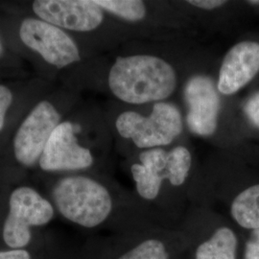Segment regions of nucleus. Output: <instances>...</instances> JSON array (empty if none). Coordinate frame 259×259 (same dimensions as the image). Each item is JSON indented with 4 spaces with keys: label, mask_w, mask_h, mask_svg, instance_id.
Masks as SVG:
<instances>
[{
    "label": "nucleus",
    "mask_w": 259,
    "mask_h": 259,
    "mask_svg": "<svg viewBox=\"0 0 259 259\" xmlns=\"http://www.w3.org/2000/svg\"><path fill=\"white\" fill-rule=\"evenodd\" d=\"M176 85L172 65L155 56L118 57L109 73L111 93L129 104L161 101L174 93Z\"/></svg>",
    "instance_id": "obj_1"
},
{
    "label": "nucleus",
    "mask_w": 259,
    "mask_h": 259,
    "mask_svg": "<svg viewBox=\"0 0 259 259\" xmlns=\"http://www.w3.org/2000/svg\"><path fill=\"white\" fill-rule=\"evenodd\" d=\"M51 197L56 210L65 219L85 229L102 225L112 211V199L107 187L89 177L59 179Z\"/></svg>",
    "instance_id": "obj_2"
},
{
    "label": "nucleus",
    "mask_w": 259,
    "mask_h": 259,
    "mask_svg": "<svg viewBox=\"0 0 259 259\" xmlns=\"http://www.w3.org/2000/svg\"><path fill=\"white\" fill-rule=\"evenodd\" d=\"M55 207L37 189L28 185L14 188L7 200V211L0 222V250L23 249L36 239L37 230L54 219Z\"/></svg>",
    "instance_id": "obj_3"
},
{
    "label": "nucleus",
    "mask_w": 259,
    "mask_h": 259,
    "mask_svg": "<svg viewBox=\"0 0 259 259\" xmlns=\"http://www.w3.org/2000/svg\"><path fill=\"white\" fill-rule=\"evenodd\" d=\"M115 126L121 137L132 139L137 147L153 149L170 144L181 135L183 118L175 105L158 102L147 117L136 111L121 113Z\"/></svg>",
    "instance_id": "obj_4"
},
{
    "label": "nucleus",
    "mask_w": 259,
    "mask_h": 259,
    "mask_svg": "<svg viewBox=\"0 0 259 259\" xmlns=\"http://www.w3.org/2000/svg\"><path fill=\"white\" fill-rule=\"evenodd\" d=\"M19 37L26 47L57 68L80 61L74 40L61 28L40 19L28 18L20 24Z\"/></svg>",
    "instance_id": "obj_5"
},
{
    "label": "nucleus",
    "mask_w": 259,
    "mask_h": 259,
    "mask_svg": "<svg viewBox=\"0 0 259 259\" xmlns=\"http://www.w3.org/2000/svg\"><path fill=\"white\" fill-rule=\"evenodd\" d=\"M61 123V115L49 101H41L29 112L14 139V155L20 165L38 162L51 135Z\"/></svg>",
    "instance_id": "obj_6"
},
{
    "label": "nucleus",
    "mask_w": 259,
    "mask_h": 259,
    "mask_svg": "<svg viewBox=\"0 0 259 259\" xmlns=\"http://www.w3.org/2000/svg\"><path fill=\"white\" fill-rule=\"evenodd\" d=\"M76 128L69 121L61 122L56 128L38 160L45 172L83 170L93 164L92 152L78 143Z\"/></svg>",
    "instance_id": "obj_7"
},
{
    "label": "nucleus",
    "mask_w": 259,
    "mask_h": 259,
    "mask_svg": "<svg viewBox=\"0 0 259 259\" xmlns=\"http://www.w3.org/2000/svg\"><path fill=\"white\" fill-rule=\"evenodd\" d=\"M32 9L48 23L77 32L93 31L104 19L103 10L91 0H36Z\"/></svg>",
    "instance_id": "obj_8"
},
{
    "label": "nucleus",
    "mask_w": 259,
    "mask_h": 259,
    "mask_svg": "<svg viewBox=\"0 0 259 259\" xmlns=\"http://www.w3.org/2000/svg\"><path fill=\"white\" fill-rule=\"evenodd\" d=\"M188 108L186 123L191 133L200 137L212 136L217 129L220 96L212 80L205 75H195L185 87Z\"/></svg>",
    "instance_id": "obj_9"
},
{
    "label": "nucleus",
    "mask_w": 259,
    "mask_h": 259,
    "mask_svg": "<svg viewBox=\"0 0 259 259\" xmlns=\"http://www.w3.org/2000/svg\"><path fill=\"white\" fill-rule=\"evenodd\" d=\"M259 72V44L242 41L225 56L219 72L217 90L225 95L237 93Z\"/></svg>",
    "instance_id": "obj_10"
},
{
    "label": "nucleus",
    "mask_w": 259,
    "mask_h": 259,
    "mask_svg": "<svg viewBox=\"0 0 259 259\" xmlns=\"http://www.w3.org/2000/svg\"><path fill=\"white\" fill-rule=\"evenodd\" d=\"M139 160L158 183L168 180L174 186L185 183L192 163L190 152L183 146L169 152L161 148L150 149L139 155Z\"/></svg>",
    "instance_id": "obj_11"
},
{
    "label": "nucleus",
    "mask_w": 259,
    "mask_h": 259,
    "mask_svg": "<svg viewBox=\"0 0 259 259\" xmlns=\"http://www.w3.org/2000/svg\"><path fill=\"white\" fill-rule=\"evenodd\" d=\"M234 220L245 229H259V185L250 186L238 195L231 208Z\"/></svg>",
    "instance_id": "obj_12"
},
{
    "label": "nucleus",
    "mask_w": 259,
    "mask_h": 259,
    "mask_svg": "<svg viewBox=\"0 0 259 259\" xmlns=\"http://www.w3.org/2000/svg\"><path fill=\"white\" fill-rule=\"evenodd\" d=\"M237 239L229 228H220L196 250V259H235Z\"/></svg>",
    "instance_id": "obj_13"
},
{
    "label": "nucleus",
    "mask_w": 259,
    "mask_h": 259,
    "mask_svg": "<svg viewBox=\"0 0 259 259\" xmlns=\"http://www.w3.org/2000/svg\"><path fill=\"white\" fill-rule=\"evenodd\" d=\"M0 259H58L55 240L48 234L39 233L27 248L0 250Z\"/></svg>",
    "instance_id": "obj_14"
},
{
    "label": "nucleus",
    "mask_w": 259,
    "mask_h": 259,
    "mask_svg": "<svg viewBox=\"0 0 259 259\" xmlns=\"http://www.w3.org/2000/svg\"><path fill=\"white\" fill-rule=\"evenodd\" d=\"M103 10L129 21H139L146 16V6L139 0H95Z\"/></svg>",
    "instance_id": "obj_15"
},
{
    "label": "nucleus",
    "mask_w": 259,
    "mask_h": 259,
    "mask_svg": "<svg viewBox=\"0 0 259 259\" xmlns=\"http://www.w3.org/2000/svg\"><path fill=\"white\" fill-rule=\"evenodd\" d=\"M133 178L137 185L139 194L146 200H154L157 197L161 184L156 181L142 164H134L131 168Z\"/></svg>",
    "instance_id": "obj_16"
},
{
    "label": "nucleus",
    "mask_w": 259,
    "mask_h": 259,
    "mask_svg": "<svg viewBox=\"0 0 259 259\" xmlns=\"http://www.w3.org/2000/svg\"><path fill=\"white\" fill-rule=\"evenodd\" d=\"M117 259H169L165 246L160 241H144Z\"/></svg>",
    "instance_id": "obj_17"
},
{
    "label": "nucleus",
    "mask_w": 259,
    "mask_h": 259,
    "mask_svg": "<svg viewBox=\"0 0 259 259\" xmlns=\"http://www.w3.org/2000/svg\"><path fill=\"white\" fill-rule=\"evenodd\" d=\"M13 93L8 87L0 84V132L3 129L6 114L13 103Z\"/></svg>",
    "instance_id": "obj_18"
},
{
    "label": "nucleus",
    "mask_w": 259,
    "mask_h": 259,
    "mask_svg": "<svg viewBox=\"0 0 259 259\" xmlns=\"http://www.w3.org/2000/svg\"><path fill=\"white\" fill-rule=\"evenodd\" d=\"M244 111L248 119L255 127L259 128V92L253 94L247 101L244 107Z\"/></svg>",
    "instance_id": "obj_19"
},
{
    "label": "nucleus",
    "mask_w": 259,
    "mask_h": 259,
    "mask_svg": "<svg viewBox=\"0 0 259 259\" xmlns=\"http://www.w3.org/2000/svg\"><path fill=\"white\" fill-rule=\"evenodd\" d=\"M245 259H259V229L252 230L246 244Z\"/></svg>",
    "instance_id": "obj_20"
},
{
    "label": "nucleus",
    "mask_w": 259,
    "mask_h": 259,
    "mask_svg": "<svg viewBox=\"0 0 259 259\" xmlns=\"http://www.w3.org/2000/svg\"><path fill=\"white\" fill-rule=\"evenodd\" d=\"M191 5L198 8H202L204 10H213L221 7L224 4H226V1L223 0H190L188 1Z\"/></svg>",
    "instance_id": "obj_21"
},
{
    "label": "nucleus",
    "mask_w": 259,
    "mask_h": 259,
    "mask_svg": "<svg viewBox=\"0 0 259 259\" xmlns=\"http://www.w3.org/2000/svg\"><path fill=\"white\" fill-rule=\"evenodd\" d=\"M3 54V46H2V42H1V39H0V57Z\"/></svg>",
    "instance_id": "obj_22"
},
{
    "label": "nucleus",
    "mask_w": 259,
    "mask_h": 259,
    "mask_svg": "<svg viewBox=\"0 0 259 259\" xmlns=\"http://www.w3.org/2000/svg\"><path fill=\"white\" fill-rule=\"evenodd\" d=\"M249 3H251V4H259V1H249Z\"/></svg>",
    "instance_id": "obj_23"
}]
</instances>
